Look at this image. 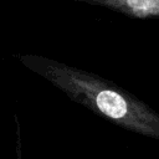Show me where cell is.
<instances>
[{
    "mask_svg": "<svg viewBox=\"0 0 159 159\" xmlns=\"http://www.w3.org/2000/svg\"><path fill=\"white\" fill-rule=\"evenodd\" d=\"M15 57L94 114L125 130L159 140V112L119 84L42 55L19 53Z\"/></svg>",
    "mask_w": 159,
    "mask_h": 159,
    "instance_id": "cell-1",
    "label": "cell"
},
{
    "mask_svg": "<svg viewBox=\"0 0 159 159\" xmlns=\"http://www.w3.org/2000/svg\"><path fill=\"white\" fill-rule=\"evenodd\" d=\"M101 6L139 20L159 19V0H70Z\"/></svg>",
    "mask_w": 159,
    "mask_h": 159,
    "instance_id": "cell-2",
    "label": "cell"
}]
</instances>
